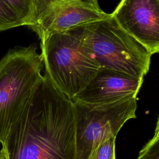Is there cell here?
Segmentation results:
<instances>
[{
    "instance_id": "cell-7",
    "label": "cell",
    "mask_w": 159,
    "mask_h": 159,
    "mask_svg": "<svg viewBox=\"0 0 159 159\" xmlns=\"http://www.w3.org/2000/svg\"><path fill=\"white\" fill-rule=\"evenodd\" d=\"M111 14L152 55L159 53V0H121Z\"/></svg>"
},
{
    "instance_id": "cell-3",
    "label": "cell",
    "mask_w": 159,
    "mask_h": 159,
    "mask_svg": "<svg viewBox=\"0 0 159 159\" xmlns=\"http://www.w3.org/2000/svg\"><path fill=\"white\" fill-rule=\"evenodd\" d=\"M40 48L44 75L71 99L100 68L73 29L49 35L40 41Z\"/></svg>"
},
{
    "instance_id": "cell-12",
    "label": "cell",
    "mask_w": 159,
    "mask_h": 159,
    "mask_svg": "<svg viewBox=\"0 0 159 159\" xmlns=\"http://www.w3.org/2000/svg\"><path fill=\"white\" fill-rule=\"evenodd\" d=\"M137 159H159V135L153 136L139 152Z\"/></svg>"
},
{
    "instance_id": "cell-6",
    "label": "cell",
    "mask_w": 159,
    "mask_h": 159,
    "mask_svg": "<svg viewBox=\"0 0 159 159\" xmlns=\"http://www.w3.org/2000/svg\"><path fill=\"white\" fill-rule=\"evenodd\" d=\"M97 0H33L28 28L41 41L52 34L65 32L109 17Z\"/></svg>"
},
{
    "instance_id": "cell-1",
    "label": "cell",
    "mask_w": 159,
    "mask_h": 159,
    "mask_svg": "<svg viewBox=\"0 0 159 159\" xmlns=\"http://www.w3.org/2000/svg\"><path fill=\"white\" fill-rule=\"evenodd\" d=\"M7 159H77L73 101L43 75L2 144Z\"/></svg>"
},
{
    "instance_id": "cell-5",
    "label": "cell",
    "mask_w": 159,
    "mask_h": 159,
    "mask_svg": "<svg viewBox=\"0 0 159 159\" xmlns=\"http://www.w3.org/2000/svg\"><path fill=\"white\" fill-rule=\"evenodd\" d=\"M73 102L77 159H91L104 140L116 137L127 120L136 117L137 98L100 104Z\"/></svg>"
},
{
    "instance_id": "cell-9",
    "label": "cell",
    "mask_w": 159,
    "mask_h": 159,
    "mask_svg": "<svg viewBox=\"0 0 159 159\" xmlns=\"http://www.w3.org/2000/svg\"><path fill=\"white\" fill-rule=\"evenodd\" d=\"M25 25V22L4 1L0 0V32Z\"/></svg>"
},
{
    "instance_id": "cell-2",
    "label": "cell",
    "mask_w": 159,
    "mask_h": 159,
    "mask_svg": "<svg viewBox=\"0 0 159 159\" xmlns=\"http://www.w3.org/2000/svg\"><path fill=\"white\" fill-rule=\"evenodd\" d=\"M99 66L143 78L152 53L124 30L111 16L73 29Z\"/></svg>"
},
{
    "instance_id": "cell-11",
    "label": "cell",
    "mask_w": 159,
    "mask_h": 159,
    "mask_svg": "<svg viewBox=\"0 0 159 159\" xmlns=\"http://www.w3.org/2000/svg\"><path fill=\"white\" fill-rule=\"evenodd\" d=\"M11 7L25 22L27 26L29 24L32 0H2Z\"/></svg>"
},
{
    "instance_id": "cell-14",
    "label": "cell",
    "mask_w": 159,
    "mask_h": 159,
    "mask_svg": "<svg viewBox=\"0 0 159 159\" xmlns=\"http://www.w3.org/2000/svg\"><path fill=\"white\" fill-rule=\"evenodd\" d=\"M158 135H159V117L158 118V120L156 124V127H155L153 136H158Z\"/></svg>"
},
{
    "instance_id": "cell-13",
    "label": "cell",
    "mask_w": 159,
    "mask_h": 159,
    "mask_svg": "<svg viewBox=\"0 0 159 159\" xmlns=\"http://www.w3.org/2000/svg\"><path fill=\"white\" fill-rule=\"evenodd\" d=\"M0 159H7L5 149L3 147H2V148L0 150Z\"/></svg>"
},
{
    "instance_id": "cell-10",
    "label": "cell",
    "mask_w": 159,
    "mask_h": 159,
    "mask_svg": "<svg viewBox=\"0 0 159 159\" xmlns=\"http://www.w3.org/2000/svg\"><path fill=\"white\" fill-rule=\"evenodd\" d=\"M116 137L110 136L104 140L96 149L91 159H116Z\"/></svg>"
},
{
    "instance_id": "cell-8",
    "label": "cell",
    "mask_w": 159,
    "mask_h": 159,
    "mask_svg": "<svg viewBox=\"0 0 159 159\" xmlns=\"http://www.w3.org/2000/svg\"><path fill=\"white\" fill-rule=\"evenodd\" d=\"M143 78L100 67L95 76L72 101L88 104H107L137 98Z\"/></svg>"
},
{
    "instance_id": "cell-4",
    "label": "cell",
    "mask_w": 159,
    "mask_h": 159,
    "mask_svg": "<svg viewBox=\"0 0 159 159\" xmlns=\"http://www.w3.org/2000/svg\"><path fill=\"white\" fill-rule=\"evenodd\" d=\"M37 46L16 47L0 60V143L3 144L19 111L42 77Z\"/></svg>"
}]
</instances>
